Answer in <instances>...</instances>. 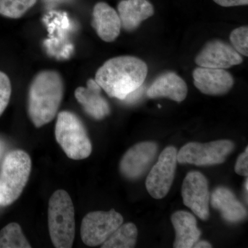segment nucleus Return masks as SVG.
Listing matches in <instances>:
<instances>
[{"mask_svg": "<svg viewBox=\"0 0 248 248\" xmlns=\"http://www.w3.org/2000/svg\"><path fill=\"white\" fill-rule=\"evenodd\" d=\"M148 75V66L141 59L120 56L106 62L95 75L96 82L110 97L124 101L141 87Z\"/></svg>", "mask_w": 248, "mask_h": 248, "instance_id": "obj_1", "label": "nucleus"}, {"mask_svg": "<svg viewBox=\"0 0 248 248\" xmlns=\"http://www.w3.org/2000/svg\"><path fill=\"white\" fill-rule=\"evenodd\" d=\"M63 95V82L60 73L45 70L36 75L31 83L28 97V114L36 128L55 118Z\"/></svg>", "mask_w": 248, "mask_h": 248, "instance_id": "obj_2", "label": "nucleus"}, {"mask_svg": "<svg viewBox=\"0 0 248 248\" xmlns=\"http://www.w3.org/2000/svg\"><path fill=\"white\" fill-rule=\"evenodd\" d=\"M48 228L55 248L73 247L76 234L75 210L71 197L58 190L50 197L48 203Z\"/></svg>", "mask_w": 248, "mask_h": 248, "instance_id": "obj_3", "label": "nucleus"}, {"mask_svg": "<svg viewBox=\"0 0 248 248\" xmlns=\"http://www.w3.org/2000/svg\"><path fill=\"white\" fill-rule=\"evenodd\" d=\"M30 156L22 150L10 152L0 169V205L8 206L19 198L31 170Z\"/></svg>", "mask_w": 248, "mask_h": 248, "instance_id": "obj_4", "label": "nucleus"}, {"mask_svg": "<svg viewBox=\"0 0 248 248\" xmlns=\"http://www.w3.org/2000/svg\"><path fill=\"white\" fill-rule=\"evenodd\" d=\"M55 133L57 141L70 159H86L92 153L86 129L76 114L66 110L60 112Z\"/></svg>", "mask_w": 248, "mask_h": 248, "instance_id": "obj_5", "label": "nucleus"}, {"mask_svg": "<svg viewBox=\"0 0 248 248\" xmlns=\"http://www.w3.org/2000/svg\"><path fill=\"white\" fill-rule=\"evenodd\" d=\"M234 148V143L230 140H218L207 143L190 142L178 152L177 161L180 164L200 166L221 164Z\"/></svg>", "mask_w": 248, "mask_h": 248, "instance_id": "obj_6", "label": "nucleus"}, {"mask_svg": "<svg viewBox=\"0 0 248 248\" xmlns=\"http://www.w3.org/2000/svg\"><path fill=\"white\" fill-rule=\"evenodd\" d=\"M123 223V217L114 209L108 212L89 213L81 222V239L86 246H99L104 244Z\"/></svg>", "mask_w": 248, "mask_h": 248, "instance_id": "obj_7", "label": "nucleus"}, {"mask_svg": "<svg viewBox=\"0 0 248 248\" xmlns=\"http://www.w3.org/2000/svg\"><path fill=\"white\" fill-rule=\"evenodd\" d=\"M177 153L174 147L165 148L147 177V190L156 200L164 198L172 186L178 162Z\"/></svg>", "mask_w": 248, "mask_h": 248, "instance_id": "obj_8", "label": "nucleus"}, {"mask_svg": "<svg viewBox=\"0 0 248 248\" xmlns=\"http://www.w3.org/2000/svg\"><path fill=\"white\" fill-rule=\"evenodd\" d=\"M182 193L184 205L201 219H208L210 196L205 176L196 171L189 172L183 182Z\"/></svg>", "mask_w": 248, "mask_h": 248, "instance_id": "obj_9", "label": "nucleus"}, {"mask_svg": "<svg viewBox=\"0 0 248 248\" xmlns=\"http://www.w3.org/2000/svg\"><path fill=\"white\" fill-rule=\"evenodd\" d=\"M242 62V57L232 46L220 40L207 42L195 58V63L204 68L226 69Z\"/></svg>", "mask_w": 248, "mask_h": 248, "instance_id": "obj_10", "label": "nucleus"}, {"mask_svg": "<svg viewBox=\"0 0 248 248\" xmlns=\"http://www.w3.org/2000/svg\"><path fill=\"white\" fill-rule=\"evenodd\" d=\"M158 146L152 141L140 142L130 148L120 161L122 175L128 179H137L143 175L154 161Z\"/></svg>", "mask_w": 248, "mask_h": 248, "instance_id": "obj_11", "label": "nucleus"}, {"mask_svg": "<svg viewBox=\"0 0 248 248\" xmlns=\"http://www.w3.org/2000/svg\"><path fill=\"white\" fill-rule=\"evenodd\" d=\"M194 84L200 92L208 95H223L229 92L234 84L229 72L220 68L199 67L192 73Z\"/></svg>", "mask_w": 248, "mask_h": 248, "instance_id": "obj_12", "label": "nucleus"}, {"mask_svg": "<svg viewBox=\"0 0 248 248\" xmlns=\"http://www.w3.org/2000/svg\"><path fill=\"white\" fill-rule=\"evenodd\" d=\"M91 25L104 42H112L120 35L122 24L117 11L105 2L94 5Z\"/></svg>", "mask_w": 248, "mask_h": 248, "instance_id": "obj_13", "label": "nucleus"}, {"mask_svg": "<svg viewBox=\"0 0 248 248\" xmlns=\"http://www.w3.org/2000/svg\"><path fill=\"white\" fill-rule=\"evenodd\" d=\"M101 92L102 88L93 79L88 80L86 87L81 86L75 91V97L85 112L97 120H102L110 112V106Z\"/></svg>", "mask_w": 248, "mask_h": 248, "instance_id": "obj_14", "label": "nucleus"}, {"mask_svg": "<svg viewBox=\"0 0 248 248\" xmlns=\"http://www.w3.org/2000/svg\"><path fill=\"white\" fill-rule=\"evenodd\" d=\"M146 94L152 99L169 98L180 103L187 97V86L177 73L167 72L156 78L147 90Z\"/></svg>", "mask_w": 248, "mask_h": 248, "instance_id": "obj_15", "label": "nucleus"}, {"mask_svg": "<svg viewBox=\"0 0 248 248\" xmlns=\"http://www.w3.org/2000/svg\"><path fill=\"white\" fill-rule=\"evenodd\" d=\"M154 13V7L148 0H122L117 5L122 28L128 32L136 30Z\"/></svg>", "mask_w": 248, "mask_h": 248, "instance_id": "obj_16", "label": "nucleus"}, {"mask_svg": "<svg viewBox=\"0 0 248 248\" xmlns=\"http://www.w3.org/2000/svg\"><path fill=\"white\" fill-rule=\"evenodd\" d=\"M212 206L221 213L222 218L230 223H238L245 219L247 212L237 200L232 191L226 187L215 189L210 197Z\"/></svg>", "mask_w": 248, "mask_h": 248, "instance_id": "obj_17", "label": "nucleus"}, {"mask_svg": "<svg viewBox=\"0 0 248 248\" xmlns=\"http://www.w3.org/2000/svg\"><path fill=\"white\" fill-rule=\"evenodd\" d=\"M176 236L173 247L191 248L200 239L202 232L197 226L195 217L186 211H178L171 217Z\"/></svg>", "mask_w": 248, "mask_h": 248, "instance_id": "obj_18", "label": "nucleus"}, {"mask_svg": "<svg viewBox=\"0 0 248 248\" xmlns=\"http://www.w3.org/2000/svg\"><path fill=\"white\" fill-rule=\"evenodd\" d=\"M138 231L133 223L122 225L102 244V248H132L136 244Z\"/></svg>", "mask_w": 248, "mask_h": 248, "instance_id": "obj_19", "label": "nucleus"}, {"mask_svg": "<svg viewBox=\"0 0 248 248\" xmlns=\"http://www.w3.org/2000/svg\"><path fill=\"white\" fill-rule=\"evenodd\" d=\"M17 223H11L0 231V248H31Z\"/></svg>", "mask_w": 248, "mask_h": 248, "instance_id": "obj_20", "label": "nucleus"}, {"mask_svg": "<svg viewBox=\"0 0 248 248\" xmlns=\"http://www.w3.org/2000/svg\"><path fill=\"white\" fill-rule=\"evenodd\" d=\"M36 2L37 0H0V15L11 19H18Z\"/></svg>", "mask_w": 248, "mask_h": 248, "instance_id": "obj_21", "label": "nucleus"}, {"mask_svg": "<svg viewBox=\"0 0 248 248\" xmlns=\"http://www.w3.org/2000/svg\"><path fill=\"white\" fill-rule=\"evenodd\" d=\"M230 39L233 48L244 56H248V27L237 28L232 31Z\"/></svg>", "mask_w": 248, "mask_h": 248, "instance_id": "obj_22", "label": "nucleus"}, {"mask_svg": "<svg viewBox=\"0 0 248 248\" xmlns=\"http://www.w3.org/2000/svg\"><path fill=\"white\" fill-rule=\"evenodd\" d=\"M12 87L9 77L0 71V117L9 105Z\"/></svg>", "mask_w": 248, "mask_h": 248, "instance_id": "obj_23", "label": "nucleus"}, {"mask_svg": "<svg viewBox=\"0 0 248 248\" xmlns=\"http://www.w3.org/2000/svg\"><path fill=\"white\" fill-rule=\"evenodd\" d=\"M235 172L239 175L248 177V148L240 155L235 165Z\"/></svg>", "mask_w": 248, "mask_h": 248, "instance_id": "obj_24", "label": "nucleus"}, {"mask_svg": "<svg viewBox=\"0 0 248 248\" xmlns=\"http://www.w3.org/2000/svg\"><path fill=\"white\" fill-rule=\"evenodd\" d=\"M216 4L223 7L246 6L248 4V0H213Z\"/></svg>", "mask_w": 248, "mask_h": 248, "instance_id": "obj_25", "label": "nucleus"}, {"mask_svg": "<svg viewBox=\"0 0 248 248\" xmlns=\"http://www.w3.org/2000/svg\"><path fill=\"white\" fill-rule=\"evenodd\" d=\"M193 248H212V245L208 243V241H197L195 245H194Z\"/></svg>", "mask_w": 248, "mask_h": 248, "instance_id": "obj_26", "label": "nucleus"}]
</instances>
